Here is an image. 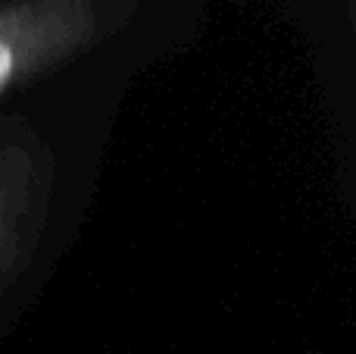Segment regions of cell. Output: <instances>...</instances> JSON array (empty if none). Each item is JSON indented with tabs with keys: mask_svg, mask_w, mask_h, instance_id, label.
Segmentation results:
<instances>
[{
	"mask_svg": "<svg viewBox=\"0 0 356 354\" xmlns=\"http://www.w3.org/2000/svg\"><path fill=\"white\" fill-rule=\"evenodd\" d=\"M50 173L25 135H0V295L22 273L44 229Z\"/></svg>",
	"mask_w": 356,
	"mask_h": 354,
	"instance_id": "cell-2",
	"label": "cell"
},
{
	"mask_svg": "<svg viewBox=\"0 0 356 354\" xmlns=\"http://www.w3.org/2000/svg\"><path fill=\"white\" fill-rule=\"evenodd\" d=\"M131 0H3L0 98L72 60L116 25Z\"/></svg>",
	"mask_w": 356,
	"mask_h": 354,
	"instance_id": "cell-1",
	"label": "cell"
}]
</instances>
